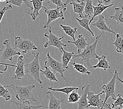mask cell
Here are the masks:
<instances>
[{"label": "cell", "mask_w": 123, "mask_h": 109, "mask_svg": "<svg viewBox=\"0 0 123 109\" xmlns=\"http://www.w3.org/2000/svg\"><path fill=\"white\" fill-rule=\"evenodd\" d=\"M102 35V34L101 33L99 36L96 37L94 43L91 44V45H90L89 46H87L80 54L75 55L72 59L80 58V63L82 64H85L86 67L88 68L89 69L92 70L93 66H92L91 64L90 63V60L92 58L98 59L99 58L98 56L96 54V49L99 39L101 37Z\"/></svg>", "instance_id": "1"}, {"label": "cell", "mask_w": 123, "mask_h": 109, "mask_svg": "<svg viewBox=\"0 0 123 109\" xmlns=\"http://www.w3.org/2000/svg\"><path fill=\"white\" fill-rule=\"evenodd\" d=\"M5 88H12L15 93V98L20 102H23L25 101H32L37 102V100L35 99L32 90L36 87L35 84H30L27 86H21V85H16L12 84L10 85L4 86Z\"/></svg>", "instance_id": "2"}, {"label": "cell", "mask_w": 123, "mask_h": 109, "mask_svg": "<svg viewBox=\"0 0 123 109\" xmlns=\"http://www.w3.org/2000/svg\"><path fill=\"white\" fill-rule=\"evenodd\" d=\"M32 54L34 56V60L30 63H26L25 64V73L31 75L34 79L35 81L38 82L41 88H43V81L40 79V66L39 60V52L34 53Z\"/></svg>", "instance_id": "3"}, {"label": "cell", "mask_w": 123, "mask_h": 109, "mask_svg": "<svg viewBox=\"0 0 123 109\" xmlns=\"http://www.w3.org/2000/svg\"><path fill=\"white\" fill-rule=\"evenodd\" d=\"M118 74H121V73L118 72L117 70H115L114 71V74L113 75V77L110 81L108 83L102 85V87L104 93H105V98L104 101L105 108L109 109H113L111 107L110 105L106 103V101L108 98L111 97L114 101L116 99L117 95H116L115 93V85L117 81L116 77Z\"/></svg>", "instance_id": "4"}, {"label": "cell", "mask_w": 123, "mask_h": 109, "mask_svg": "<svg viewBox=\"0 0 123 109\" xmlns=\"http://www.w3.org/2000/svg\"><path fill=\"white\" fill-rule=\"evenodd\" d=\"M66 35H64L61 37H59L56 36L52 33L51 27L50 26L49 27V33H46L44 34V36L48 39L47 42H46L44 44V47L48 48L51 46L55 47L59 50L60 52H62L63 47H67V42L62 41V39L64 37H65Z\"/></svg>", "instance_id": "5"}, {"label": "cell", "mask_w": 123, "mask_h": 109, "mask_svg": "<svg viewBox=\"0 0 123 109\" xmlns=\"http://www.w3.org/2000/svg\"><path fill=\"white\" fill-rule=\"evenodd\" d=\"M43 60H45V66H48L49 68H50L52 71L55 73H60L61 76L66 81L67 85L68 86V82L64 76V72L66 71V70L63 68L62 63L55 60V59L51 56L49 52H48V54H47L46 58L45 59H43Z\"/></svg>", "instance_id": "6"}, {"label": "cell", "mask_w": 123, "mask_h": 109, "mask_svg": "<svg viewBox=\"0 0 123 109\" xmlns=\"http://www.w3.org/2000/svg\"><path fill=\"white\" fill-rule=\"evenodd\" d=\"M14 48L21 51L23 54H27L29 52H33L38 49L36 45L29 39H24L20 36L15 37Z\"/></svg>", "instance_id": "7"}, {"label": "cell", "mask_w": 123, "mask_h": 109, "mask_svg": "<svg viewBox=\"0 0 123 109\" xmlns=\"http://www.w3.org/2000/svg\"><path fill=\"white\" fill-rule=\"evenodd\" d=\"M63 10L62 8L57 7L54 9H48L46 8L45 10V13L47 14L48 17L47 21L46 22L43 26V28H46L50 27V24L57 19H60L59 21L65 19L63 14Z\"/></svg>", "instance_id": "8"}, {"label": "cell", "mask_w": 123, "mask_h": 109, "mask_svg": "<svg viewBox=\"0 0 123 109\" xmlns=\"http://www.w3.org/2000/svg\"><path fill=\"white\" fill-rule=\"evenodd\" d=\"M3 44L5 46V48L3 51L1 50V62H6L8 60L12 61L14 56L22 55L20 51H17L15 48L11 46L10 41L8 40H4Z\"/></svg>", "instance_id": "9"}, {"label": "cell", "mask_w": 123, "mask_h": 109, "mask_svg": "<svg viewBox=\"0 0 123 109\" xmlns=\"http://www.w3.org/2000/svg\"><path fill=\"white\" fill-rule=\"evenodd\" d=\"M104 92L103 91L98 94H95L92 92L91 89L89 91L87 94V100H88L89 105L87 108L90 107L94 108H98L99 109H103L105 108L104 101L100 98V96L103 95Z\"/></svg>", "instance_id": "10"}, {"label": "cell", "mask_w": 123, "mask_h": 109, "mask_svg": "<svg viewBox=\"0 0 123 109\" xmlns=\"http://www.w3.org/2000/svg\"><path fill=\"white\" fill-rule=\"evenodd\" d=\"M25 61L24 55L22 54L18 58L17 64L16 65V69L14 72V80H20L23 78L25 77Z\"/></svg>", "instance_id": "11"}, {"label": "cell", "mask_w": 123, "mask_h": 109, "mask_svg": "<svg viewBox=\"0 0 123 109\" xmlns=\"http://www.w3.org/2000/svg\"><path fill=\"white\" fill-rule=\"evenodd\" d=\"M92 25L99 29V30L102 32L101 33L102 34H104L105 33H106V32H108V33H112L114 35H116L115 32H114L112 29H111V26L110 25L108 26L106 24V22H105V20L104 16L103 14L98 16V19L97 21L92 24Z\"/></svg>", "instance_id": "12"}, {"label": "cell", "mask_w": 123, "mask_h": 109, "mask_svg": "<svg viewBox=\"0 0 123 109\" xmlns=\"http://www.w3.org/2000/svg\"><path fill=\"white\" fill-rule=\"evenodd\" d=\"M47 99L49 100L48 109H62L61 104L64 101V99L57 98L50 90L47 92Z\"/></svg>", "instance_id": "13"}, {"label": "cell", "mask_w": 123, "mask_h": 109, "mask_svg": "<svg viewBox=\"0 0 123 109\" xmlns=\"http://www.w3.org/2000/svg\"><path fill=\"white\" fill-rule=\"evenodd\" d=\"M91 85L86 84L82 88V95L81 98L78 102V109H89L87 106L89 105L87 100V94L89 91L91 89Z\"/></svg>", "instance_id": "14"}, {"label": "cell", "mask_w": 123, "mask_h": 109, "mask_svg": "<svg viewBox=\"0 0 123 109\" xmlns=\"http://www.w3.org/2000/svg\"><path fill=\"white\" fill-rule=\"evenodd\" d=\"M45 0H31V2L33 4V10L28 12V15H30L31 17L33 20H35L36 19L37 17L39 16V11L43 8L45 10L46 7L43 6V2Z\"/></svg>", "instance_id": "15"}, {"label": "cell", "mask_w": 123, "mask_h": 109, "mask_svg": "<svg viewBox=\"0 0 123 109\" xmlns=\"http://www.w3.org/2000/svg\"><path fill=\"white\" fill-rule=\"evenodd\" d=\"M67 43L72 44L77 47L78 54H80L81 52L83 51V50H84L87 46L90 45V44L87 43V39L82 34L79 35L77 37V39L75 40H68L67 42Z\"/></svg>", "instance_id": "16"}, {"label": "cell", "mask_w": 123, "mask_h": 109, "mask_svg": "<svg viewBox=\"0 0 123 109\" xmlns=\"http://www.w3.org/2000/svg\"><path fill=\"white\" fill-rule=\"evenodd\" d=\"M70 4L73 6L74 13L79 14L80 17L83 18L84 17V11L86 4V0L72 2Z\"/></svg>", "instance_id": "17"}, {"label": "cell", "mask_w": 123, "mask_h": 109, "mask_svg": "<svg viewBox=\"0 0 123 109\" xmlns=\"http://www.w3.org/2000/svg\"><path fill=\"white\" fill-rule=\"evenodd\" d=\"M62 57H61V60H62V63L63 64V68L66 70H70V68L69 67L68 64H70L71 61V59L73 58L75 54L74 52H68L66 51L63 48L62 49Z\"/></svg>", "instance_id": "18"}, {"label": "cell", "mask_w": 123, "mask_h": 109, "mask_svg": "<svg viewBox=\"0 0 123 109\" xmlns=\"http://www.w3.org/2000/svg\"><path fill=\"white\" fill-rule=\"evenodd\" d=\"M12 102L14 103L16 105L18 109H39L40 108L48 109L47 107H45L43 105H34L30 104L29 101H25L23 102H17L15 101H11Z\"/></svg>", "instance_id": "19"}, {"label": "cell", "mask_w": 123, "mask_h": 109, "mask_svg": "<svg viewBox=\"0 0 123 109\" xmlns=\"http://www.w3.org/2000/svg\"><path fill=\"white\" fill-rule=\"evenodd\" d=\"M113 5L114 4L106 6L103 4L100 3H98L96 6H93L94 13L92 17V19H91L90 22V25L92 24V21L95 18V17L101 15L103 13V12L105 11V10H106L108 8L112 7Z\"/></svg>", "instance_id": "20"}, {"label": "cell", "mask_w": 123, "mask_h": 109, "mask_svg": "<svg viewBox=\"0 0 123 109\" xmlns=\"http://www.w3.org/2000/svg\"><path fill=\"white\" fill-rule=\"evenodd\" d=\"M75 19L77 20L79 24L80 25L81 27H82L85 29H86V31H88L89 33L91 34L92 37L95 36L94 33H93V32L92 31V29L90 27V22L91 19H92V18L84 16L83 18H81V19L75 18Z\"/></svg>", "instance_id": "21"}, {"label": "cell", "mask_w": 123, "mask_h": 109, "mask_svg": "<svg viewBox=\"0 0 123 109\" xmlns=\"http://www.w3.org/2000/svg\"><path fill=\"white\" fill-rule=\"evenodd\" d=\"M45 70H41L40 72L45 77V79L47 81L58 82V80L55 73L51 69H50L48 66H45Z\"/></svg>", "instance_id": "22"}, {"label": "cell", "mask_w": 123, "mask_h": 109, "mask_svg": "<svg viewBox=\"0 0 123 109\" xmlns=\"http://www.w3.org/2000/svg\"><path fill=\"white\" fill-rule=\"evenodd\" d=\"M115 13L112 16H110L111 19L115 20L117 24L123 26V6L115 8Z\"/></svg>", "instance_id": "23"}, {"label": "cell", "mask_w": 123, "mask_h": 109, "mask_svg": "<svg viewBox=\"0 0 123 109\" xmlns=\"http://www.w3.org/2000/svg\"><path fill=\"white\" fill-rule=\"evenodd\" d=\"M98 59V63L96 65L93 66L92 70L96 68H101L104 70H106L110 68L111 67L110 66L109 62L107 60L106 56L102 55V56L99 57Z\"/></svg>", "instance_id": "24"}, {"label": "cell", "mask_w": 123, "mask_h": 109, "mask_svg": "<svg viewBox=\"0 0 123 109\" xmlns=\"http://www.w3.org/2000/svg\"><path fill=\"white\" fill-rule=\"evenodd\" d=\"M70 64L73 65L74 68L76 71L82 74H86L88 76L91 75V72L83 64L75 63V61H70Z\"/></svg>", "instance_id": "25"}, {"label": "cell", "mask_w": 123, "mask_h": 109, "mask_svg": "<svg viewBox=\"0 0 123 109\" xmlns=\"http://www.w3.org/2000/svg\"><path fill=\"white\" fill-rule=\"evenodd\" d=\"M48 89L52 91H57V92H60L62 93H64L67 96H68L69 94L72 92L73 91L75 90H79V88L78 87L69 86L62 88H55L54 87H48Z\"/></svg>", "instance_id": "26"}, {"label": "cell", "mask_w": 123, "mask_h": 109, "mask_svg": "<svg viewBox=\"0 0 123 109\" xmlns=\"http://www.w3.org/2000/svg\"><path fill=\"white\" fill-rule=\"evenodd\" d=\"M60 26L62 28L63 31L65 33L66 35H68V36L72 37L74 41L76 40L75 38V35L77 33V27L72 28L70 26L63 25L62 24H60Z\"/></svg>", "instance_id": "27"}, {"label": "cell", "mask_w": 123, "mask_h": 109, "mask_svg": "<svg viewBox=\"0 0 123 109\" xmlns=\"http://www.w3.org/2000/svg\"><path fill=\"white\" fill-rule=\"evenodd\" d=\"M93 1V0H86V4L84 11V16L90 18L92 17L94 13Z\"/></svg>", "instance_id": "28"}, {"label": "cell", "mask_w": 123, "mask_h": 109, "mask_svg": "<svg viewBox=\"0 0 123 109\" xmlns=\"http://www.w3.org/2000/svg\"><path fill=\"white\" fill-rule=\"evenodd\" d=\"M116 36L115 42L110 44L115 45L116 47V51L123 55V38L120 34H116Z\"/></svg>", "instance_id": "29"}, {"label": "cell", "mask_w": 123, "mask_h": 109, "mask_svg": "<svg viewBox=\"0 0 123 109\" xmlns=\"http://www.w3.org/2000/svg\"><path fill=\"white\" fill-rule=\"evenodd\" d=\"M78 90H75L69 94L68 96V102L69 103H76L79 101L81 96L78 93Z\"/></svg>", "instance_id": "30"}, {"label": "cell", "mask_w": 123, "mask_h": 109, "mask_svg": "<svg viewBox=\"0 0 123 109\" xmlns=\"http://www.w3.org/2000/svg\"><path fill=\"white\" fill-rule=\"evenodd\" d=\"M0 96L3 98L6 101H9L12 98V95L9 91L2 84H0Z\"/></svg>", "instance_id": "31"}, {"label": "cell", "mask_w": 123, "mask_h": 109, "mask_svg": "<svg viewBox=\"0 0 123 109\" xmlns=\"http://www.w3.org/2000/svg\"><path fill=\"white\" fill-rule=\"evenodd\" d=\"M123 98L121 93H118L117 95L116 99L113 103H112V108L113 109H115L117 107H123Z\"/></svg>", "instance_id": "32"}, {"label": "cell", "mask_w": 123, "mask_h": 109, "mask_svg": "<svg viewBox=\"0 0 123 109\" xmlns=\"http://www.w3.org/2000/svg\"><path fill=\"white\" fill-rule=\"evenodd\" d=\"M47 3H52L57 6V7H59L62 8L64 12L67 11V4L66 3H63L62 0H49V2Z\"/></svg>", "instance_id": "33"}, {"label": "cell", "mask_w": 123, "mask_h": 109, "mask_svg": "<svg viewBox=\"0 0 123 109\" xmlns=\"http://www.w3.org/2000/svg\"><path fill=\"white\" fill-rule=\"evenodd\" d=\"M12 8L13 7L12 4H10L7 6H5L1 8V9H0V17H1V19H0V23L2 22L3 17L6 12L9 10L12 9Z\"/></svg>", "instance_id": "34"}, {"label": "cell", "mask_w": 123, "mask_h": 109, "mask_svg": "<svg viewBox=\"0 0 123 109\" xmlns=\"http://www.w3.org/2000/svg\"><path fill=\"white\" fill-rule=\"evenodd\" d=\"M24 3L23 0H7L6 2V4H11L18 7H21L22 4Z\"/></svg>", "instance_id": "35"}, {"label": "cell", "mask_w": 123, "mask_h": 109, "mask_svg": "<svg viewBox=\"0 0 123 109\" xmlns=\"http://www.w3.org/2000/svg\"><path fill=\"white\" fill-rule=\"evenodd\" d=\"M115 0H98V3L103 4L106 6L114 4Z\"/></svg>", "instance_id": "36"}, {"label": "cell", "mask_w": 123, "mask_h": 109, "mask_svg": "<svg viewBox=\"0 0 123 109\" xmlns=\"http://www.w3.org/2000/svg\"><path fill=\"white\" fill-rule=\"evenodd\" d=\"M24 1V3L26 6V7H29L31 8V11L33 10V4L31 2V0H23Z\"/></svg>", "instance_id": "37"}, {"label": "cell", "mask_w": 123, "mask_h": 109, "mask_svg": "<svg viewBox=\"0 0 123 109\" xmlns=\"http://www.w3.org/2000/svg\"><path fill=\"white\" fill-rule=\"evenodd\" d=\"M82 1V0H67L66 2V3L68 5V4H70V3H71L72 2H77V1Z\"/></svg>", "instance_id": "38"}, {"label": "cell", "mask_w": 123, "mask_h": 109, "mask_svg": "<svg viewBox=\"0 0 123 109\" xmlns=\"http://www.w3.org/2000/svg\"><path fill=\"white\" fill-rule=\"evenodd\" d=\"M119 75V74H118L117 75V77H116L117 81L121 82V83H123V80H122V79H121V78H120L119 77V76H118Z\"/></svg>", "instance_id": "39"}, {"label": "cell", "mask_w": 123, "mask_h": 109, "mask_svg": "<svg viewBox=\"0 0 123 109\" xmlns=\"http://www.w3.org/2000/svg\"><path fill=\"white\" fill-rule=\"evenodd\" d=\"M116 109H123V107H117V108H116Z\"/></svg>", "instance_id": "40"}, {"label": "cell", "mask_w": 123, "mask_h": 109, "mask_svg": "<svg viewBox=\"0 0 123 109\" xmlns=\"http://www.w3.org/2000/svg\"><path fill=\"white\" fill-rule=\"evenodd\" d=\"M7 0H0V1L3 2H6Z\"/></svg>", "instance_id": "41"}]
</instances>
